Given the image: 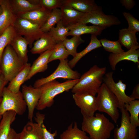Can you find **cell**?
<instances>
[{
    "mask_svg": "<svg viewBox=\"0 0 139 139\" xmlns=\"http://www.w3.org/2000/svg\"><path fill=\"white\" fill-rule=\"evenodd\" d=\"M115 127L103 114L83 116L81 129L89 134L90 139H108Z\"/></svg>",
    "mask_w": 139,
    "mask_h": 139,
    "instance_id": "cell-1",
    "label": "cell"
},
{
    "mask_svg": "<svg viewBox=\"0 0 139 139\" xmlns=\"http://www.w3.org/2000/svg\"><path fill=\"white\" fill-rule=\"evenodd\" d=\"M106 67H100L94 65L81 76L72 90L73 93H88L96 96L103 83L106 73Z\"/></svg>",
    "mask_w": 139,
    "mask_h": 139,
    "instance_id": "cell-2",
    "label": "cell"
},
{
    "mask_svg": "<svg viewBox=\"0 0 139 139\" xmlns=\"http://www.w3.org/2000/svg\"><path fill=\"white\" fill-rule=\"evenodd\" d=\"M79 79L69 80L61 83L55 80L42 86L40 87L41 95L36 108L38 110H42L51 106L56 96L72 89Z\"/></svg>",
    "mask_w": 139,
    "mask_h": 139,
    "instance_id": "cell-3",
    "label": "cell"
},
{
    "mask_svg": "<svg viewBox=\"0 0 139 139\" xmlns=\"http://www.w3.org/2000/svg\"><path fill=\"white\" fill-rule=\"evenodd\" d=\"M97 94L98 110L107 114L117 124L120 116L119 109L120 106L116 97L103 83Z\"/></svg>",
    "mask_w": 139,
    "mask_h": 139,
    "instance_id": "cell-4",
    "label": "cell"
},
{
    "mask_svg": "<svg viewBox=\"0 0 139 139\" xmlns=\"http://www.w3.org/2000/svg\"><path fill=\"white\" fill-rule=\"evenodd\" d=\"M24 65L11 45H8L3 54L0 66L1 74L6 80L10 82Z\"/></svg>",
    "mask_w": 139,
    "mask_h": 139,
    "instance_id": "cell-5",
    "label": "cell"
},
{
    "mask_svg": "<svg viewBox=\"0 0 139 139\" xmlns=\"http://www.w3.org/2000/svg\"><path fill=\"white\" fill-rule=\"evenodd\" d=\"M27 107L22 93L20 91L17 93L11 92L7 87L4 89L2 102L0 106V115H3L9 111L15 112L19 115H23Z\"/></svg>",
    "mask_w": 139,
    "mask_h": 139,
    "instance_id": "cell-6",
    "label": "cell"
},
{
    "mask_svg": "<svg viewBox=\"0 0 139 139\" xmlns=\"http://www.w3.org/2000/svg\"><path fill=\"white\" fill-rule=\"evenodd\" d=\"M89 23L105 29L112 25H119L121 21L114 15L105 14L101 7L98 6L95 10L84 13L75 24H86Z\"/></svg>",
    "mask_w": 139,
    "mask_h": 139,
    "instance_id": "cell-7",
    "label": "cell"
},
{
    "mask_svg": "<svg viewBox=\"0 0 139 139\" xmlns=\"http://www.w3.org/2000/svg\"><path fill=\"white\" fill-rule=\"evenodd\" d=\"M12 25L18 34L24 36L31 48L34 41L39 39L44 33L41 30L39 25L19 17L17 16Z\"/></svg>",
    "mask_w": 139,
    "mask_h": 139,
    "instance_id": "cell-8",
    "label": "cell"
},
{
    "mask_svg": "<svg viewBox=\"0 0 139 139\" xmlns=\"http://www.w3.org/2000/svg\"><path fill=\"white\" fill-rule=\"evenodd\" d=\"M67 59L60 61V62L55 70L47 77L37 80L33 85V87L39 88L45 84L56 80L58 78L69 80L79 79L80 74L76 71L73 70L69 66Z\"/></svg>",
    "mask_w": 139,
    "mask_h": 139,
    "instance_id": "cell-9",
    "label": "cell"
},
{
    "mask_svg": "<svg viewBox=\"0 0 139 139\" xmlns=\"http://www.w3.org/2000/svg\"><path fill=\"white\" fill-rule=\"evenodd\" d=\"M119 109L121 114L120 124L114 130V139H137V127L131 123L129 112L124 106L120 107Z\"/></svg>",
    "mask_w": 139,
    "mask_h": 139,
    "instance_id": "cell-10",
    "label": "cell"
},
{
    "mask_svg": "<svg viewBox=\"0 0 139 139\" xmlns=\"http://www.w3.org/2000/svg\"><path fill=\"white\" fill-rule=\"evenodd\" d=\"M113 72L110 71L106 73L103 79L104 83L118 99L120 107L129 101L135 100L128 96L126 93V85L122 81L119 80L117 83L115 82L113 77Z\"/></svg>",
    "mask_w": 139,
    "mask_h": 139,
    "instance_id": "cell-11",
    "label": "cell"
},
{
    "mask_svg": "<svg viewBox=\"0 0 139 139\" xmlns=\"http://www.w3.org/2000/svg\"><path fill=\"white\" fill-rule=\"evenodd\" d=\"M72 97L76 105L80 109L83 116H94L98 110L96 96L85 93H73Z\"/></svg>",
    "mask_w": 139,
    "mask_h": 139,
    "instance_id": "cell-12",
    "label": "cell"
},
{
    "mask_svg": "<svg viewBox=\"0 0 139 139\" xmlns=\"http://www.w3.org/2000/svg\"><path fill=\"white\" fill-rule=\"evenodd\" d=\"M45 116L39 112L37 113L35 118L36 123L28 122L20 133L19 139H43L42 125L44 124Z\"/></svg>",
    "mask_w": 139,
    "mask_h": 139,
    "instance_id": "cell-13",
    "label": "cell"
},
{
    "mask_svg": "<svg viewBox=\"0 0 139 139\" xmlns=\"http://www.w3.org/2000/svg\"><path fill=\"white\" fill-rule=\"evenodd\" d=\"M21 92L28 108V119L32 121L34 110L40 97V89L24 85L22 86Z\"/></svg>",
    "mask_w": 139,
    "mask_h": 139,
    "instance_id": "cell-14",
    "label": "cell"
},
{
    "mask_svg": "<svg viewBox=\"0 0 139 139\" xmlns=\"http://www.w3.org/2000/svg\"><path fill=\"white\" fill-rule=\"evenodd\" d=\"M139 45L133 46L127 51L117 54H110L108 57L109 64L112 70L115 71L117 64L123 60H127L139 64ZM139 66V65H138Z\"/></svg>",
    "mask_w": 139,
    "mask_h": 139,
    "instance_id": "cell-15",
    "label": "cell"
},
{
    "mask_svg": "<svg viewBox=\"0 0 139 139\" xmlns=\"http://www.w3.org/2000/svg\"><path fill=\"white\" fill-rule=\"evenodd\" d=\"M0 6L2 12L0 15V36L13 25L17 17L13 11L9 0H1Z\"/></svg>",
    "mask_w": 139,
    "mask_h": 139,
    "instance_id": "cell-16",
    "label": "cell"
},
{
    "mask_svg": "<svg viewBox=\"0 0 139 139\" xmlns=\"http://www.w3.org/2000/svg\"><path fill=\"white\" fill-rule=\"evenodd\" d=\"M57 43L49 32L44 33L33 43L30 51L32 54H40L47 50L53 49Z\"/></svg>",
    "mask_w": 139,
    "mask_h": 139,
    "instance_id": "cell-17",
    "label": "cell"
},
{
    "mask_svg": "<svg viewBox=\"0 0 139 139\" xmlns=\"http://www.w3.org/2000/svg\"><path fill=\"white\" fill-rule=\"evenodd\" d=\"M53 50H47L40 54L39 56L34 62L31 66L29 72L25 81L30 79L38 73L44 72L47 69L49 59Z\"/></svg>",
    "mask_w": 139,
    "mask_h": 139,
    "instance_id": "cell-18",
    "label": "cell"
},
{
    "mask_svg": "<svg viewBox=\"0 0 139 139\" xmlns=\"http://www.w3.org/2000/svg\"><path fill=\"white\" fill-rule=\"evenodd\" d=\"M67 27L70 30L67 36H81L84 34H91L97 36L100 34L104 29L97 26H87L86 24H76Z\"/></svg>",
    "mask_w": 139,
    "mask_h": 139,
    "instance_id": "cell-19",
    "label": "cell"
},
{
    "mask_svg": "<svg viewBox=\"0 0 139 139\" xmlns=\"http://www.w3.org/2000/svg\"><path fill=\"white\" fill-rule=\"evenodd\" d=\"M9 0L13 11L17 16L33 11L46 9L40 4L32 3L29 0Z\"/></svg>",
    "mask_w": 139,
    "mask_h": 139,
    "instance_id": "cell-20",
    "label": "cell"
},
{
    "mask_svg": "<svg viewBox=\"0 0 139 139\" xmlns=\"http://www.w3.org/2000/svg\"><path fill=\"white\" fill-rule=\"evenodd\" d=\"M10 45L24 64L27 63L29 43L27 40L22 36L18 34Z\"/></svg>",
    "mask_w": 139,
    "mask_h": 139,
    "instance_id": "cell-21",
    "label": "cell"
},
{
    "mask_svg": "<svg viewBox=\"0 0 139 139\" xmlns=\"http://www.w3.org/2000/svg\"><path fill=\"white\" fill-rule=\"evenodd\" d=\"M60 9L62 12L61 20L63 25L67 27L76 24L84 13L64 4Z\"/></svg>",
    "mask_w": 139,
    "mask_h": 139,
    "instance_id": "cell-22",
    "label": "cell"
},
{
    "mask_svg": "<svg viewBox=\"0 0 139 139\" xmlns=\"http://www.w3.org/2000/svg\"><path fill=\"white\" fill-rule=\"evenodd\" d=\"M63 4L84 13L93 11L98 6L93 0H64Z\"/></svg>",
    "mask_w": 139,
    "mask_h": 139,
    "instance_id": "cell-23",
    "label": "cell"
},
{
    "mask_svg": "<svg viewBox=\"0 0 139 139\" xmlns=\"http://www.w3.org/2000/svg\"><path fill=\"white\" fill-rule=\"evenodd\" d=\"M31 65L27 63L24 65L22 70L10 81L7 87L12 92L17 93L20 91L22 85L25 80L30 72Z\"/></svg>",
    "mask_w": 139,
    "mask_h": 139,
    "instance_id": "cell-24",
    "label": "cell"
},
{
    "mask_svg": "<svg viewBox=\"0 0 139 139\" xmlns=\"http://www.w3.org/2000/svg\"><path fill=\"white\" fill-rule=\"evenodd\" d=\"M17 115L12 111L6 112L2 115L0 122V139H8L11 128Z\"/></svg>",
    "mask_w": 139,
    "mask_h": 139,
    "instance_id": "cell-25",
    "label": "cell"
},
{
    "mask_svg": "<svg viewBox=\"0 0 139 139\" xmlns=\"http://www.w3.org/2000/svg\"><path fill=\"white\" fill-rule=\"evenodd\" d=\"M51 11L46 9L34 10L22 14L18 16L38 24L41 27L46 21Z\"/></svg>",
    "mask_w": 139,
    "mask_h": 139,
    "instance_id": "cell-26",
    "label": "cell"
},
{
    "mask_svg": "<svg viewBox=\"0 0 139 139\" xmlns=\"http://www.w3.org/2000/svg\"><path fill=\"white\" fill-rule=\"evenodd\" d=\"M97 36L91 35L90 42L88 46L83 50L77 53L75 57L68 61L69 65L71 68H74L79 60L88 53L102 47L100 40L98 39Z\"/></svg>",
    "mask_w": 139,
    "mask_h": 139,
    "instance_id": "cell-27",
    "label": "cell"
},
{
    "mask_svg": "<svg viewBox=\"0 0 139 139\" xmlns=\"http://www.w3.org/2000/svg\"><path fill=\"white\" fill-rule=\"evenodd\" d=\"M59 139H90L86 133L78 127L77 123H71L60 134Z\"/></svg>",
    "mask_w": 139,
    "mask_h": 139,
    "instance_id": "cell-28",
    "label": "cell"
},
{
    "mask_svg": "<svg viewBox=\"0 0 139 139\" xmlns=\"http://www.w3.org/2000/svg\"><path fill=\"white\" fill-rule=\"evenodd\" d=\"M118 41L121 45L128 50L133 46L139 45L136 33L130 31L127 28L119 30Z\"/></svg>",
    "mask_w": 139,
    "mask_h": 139,
    "instance_id": "cell-29",
    "label": "cell"
},
{
    "mask_svg": "<svg viewBox=\"0 0 139 139\" xmlns=\"http://www.w3.org/2000/svg\"><path fill=\"white\" fill-rule=\"evenodd\" d=\"M17 34L14 27L12 25L6 29L0 36V66L2 56L5 48L10 44Z\"/></svg>",
    "mask_w": 139,
    "mask_h": 139,
    "instance_id": "cell-30",
    "label": "cell"
},
{
    "mask_svg": "<svg viewBox=\"0 0 139 139\" xmlns=\"http://www.w3.org/2000/svg\"><path fill=\"white\" fill-rule=\"evenodd\" d=\"M62 12L60 8H55L51 11L46 21L40 28L44 33L49 32L55 24L62 20Z\"/></svg>",
    "mask_w": 139,
    "mask_h": 139,
    "instance_id": "cell-31",
    "label": "cell"
},
{
    "mask_svg": "<svg viewBox=\"0 0 139 139\" xmlns=\"http://www.w3.org/2000/svg\"><path fill=\"white\" fill-rule=\"evenodd\" d=\"M124 107L129 112L130 122L133 125L136 127L139 126V100H132L125 104Z\"/></svg>",
    "mask_w": 139,
    "mask_h": 139,
    "instance_id": "cell-32",
    "label": "cell"
},
{
    "mask_svg": "<svg viewBox=\"0 0 139 139\" xmlns=\"http://www.w3.org/2000/svg\"><path fill=\"white\" fill-rule=\"evenodd\" d=\"M69 30L68 27L63 25L61 20L56 24V27H52L49 32L54 39L58 42H63L67 38Z\"/></svg>",
    "mask_w": 139,
    "mask_h": 139,
    "instance_id": "cell-33",
    "label": "cell"
},
{
    "mask_svg": "<svg viewBox=\"0 0 139 139\" xmlns=\"http://www.w3.org/2000/svg\"><path fill=\"white\" fill-rule=\"evenodd\" d=\"M84 41L81 36H74L70 39L67 38L62 42V43L69 55L74 57L77 53V49L78 46Z\"/></svg>",
    "mask_w": 139,
    "mask_h": 139,
    "instance_id": "cell-34",
    "label": "cell"
},
{
    "mask_svg": "<svg viewBox=\"0 0 139 139\" xmlns=\"http://www.w3.org/2000/svg\"><path fill=\"white\" fill-rule=\"evenodd\" d=\"M70 55L63 45L62 42L57 43L54 49L49 60V63L56 60H60L67 59Z\"/></svg>",
    "mask_w": 139,
    "mask_h": 139,
    "instance_id": "cell-35",
    "label": "cell"
},
{
    "mask_svg": "<svg viewBox=\"0 0 139 139\" xmlns=\"http://www.w3.org/2000/svg\"><path fill=\"white\" fill-rule=\"evenodd\" d=\"M100 40L102 47L107 51L114 54H117L124 51L118 40L112 41L106 38L101 39Z\"/></svg>",
    "mask_w": 139,
    "mask_h": 139,
    "instance_id": "cell-36",
    "label": "cell"
},
{
    "mask_svg": "<svg viewBox=\"0 0 139 139\" xmlns=\"http://www.w3.org/2000/svg\"><path fill=\"white\" fill-rule=\"evenodd\" d=\"M123 14L128 24V26L127 28L130 31L136 33L139 32V21L128 12H124Z\"/></svg>",
    "mask_w": 139,
    "mask_h": 139,
    "instance_id": "cell-37",
    "label": "cell"
},
{
    "mask_svg": "<svg viewBox=\"0 0 139 139\" xmlns=\"http://www.w3.org/2000/svg\"><path fill=\"white\" fill-rule=\"evenodd\" d=\"M38 3L47 10L60 8L63 4L62 0H38Z\"/></svg>",
    "mask_w": 139,
    "mask_h": 139,
    "instance_id": "cell-38",
    "label": "cell"
},
{
    "mask_svg": "<svg viewBox=\"0 0 139 139\" xmlns=\"http://www.w3.org/2000/svg\"><path fill=\"white\" fill-rule=\"evenodd\" d=\"M42 127L43 130V139H55V137L57 134L56 131L51 133L48 131L44 124L42 125Z\"/></svg>",
    "mask_w": 139,
    "mask_h": 139,
    "instance_id": "cell-39",
    "label": "cell"
},
{
    "mask_svg": "<svg viewBox=\"0 0 139 139\" xmlns=\"http://www.w3.org/2000/svg\"><path fill=\"white\" fill-rule=\"evenodd\" d=\"M120 2L128 10L131 9L135 5V1L133 0H121Z\"/></svg>",
    "mask_w": 139,
    "mask_h": 139,
    "instance_id": "cell-40",
    "label": "cell"
},
{
    "mask_svg": "<svg viewBox=\"0 0 139 139\" xmlns=\"http://www.w3.org/2000/svg\"><path fill=\"white\" fill-rule=\"evenodd\" d=\"M8 82L2 74H0V98H2L4 89Z\"/></svg>",
    "mask_w": 139,
    "mask_h": 139,
    "instance_id": "cell-41",
    "label": "cell"
},
{
    "mask_svg": "<svg viewBox=\"0 0 139 139\" xmlns=\"http://www.w3.org/2000/svg\"><path fill=\"white\" fill-rule=\"evenodd\" d=\"M129 97L134 100L139 99V84H137L134 88L132 94Z\"/></svg>",
    "mask_w": 139,
    "mask_h": 139,
    "instance_id": "cell-42",
    "label": "cell"
},
{
    "mask_svg": "<svg viewBox=\"0 0 139 139\" xmlns=\"http://www.w3.org/2000/svg\"><path fill=\"white\" fill-rule=\"evenodd\" d=\"M20 133H18L13 128H11L8 139H19Z\"/></svg>",
    "mask_w": 139,
    "mask_h": 139,
    "instance_id": "cell-43",
    "label": "cell"
},
{
    "mask_svg": "<svg viewBox=\"0 0 139 139\" xmlns=\"http://www.w3.org/2000/svg\"><path fill=\"white\" fill-rule=\"evenodd\" d=\"M2 98H0V106L1 102H2ZM2 118V116L0 115V121L1 120Z\"/></svg>",
    "mask_w": 139,
    "mask_h": 139,
    "instance_id": "cell-44",
    "label": "cell"
},
{
    "mask_svg": "<svg viewBox=\"0 0 139 139\" xmlns=\"http://www.w3.org/2000/svg\"><path fill=\"white\" fill-rule=\"evenodd\" d=\"M2 12V7L0 6V15L1 14Z\"/></svg>",
    "mask_w": 139,
    "mask_h": 139,
    "instance_id": "cell-45",
    "label": "cell"
},
{
    "mask_svg": "<svg viewBox=\"0 0 139 139\" xmlns=\"http://www.w3.org/2000/svg\"><path fill=\"white\" fill-rule=\"evenodd\" d=\"M1 74V72L0 68V74Z\"/></svg>",
    "mask_w": 139,
    "mask_h": 139,
    "instance_id": "cell-46",
    "label": "cell"
},
{
    "mask_svg": "<svg viewBox=\"0 0 139 139\" xmlns=\"http://www.w3.org/2000/svg\"><path fill=\"white\" fill-rule=\"evenodd\" d=\"M1 0H0V6L1 5Z\"/></svg>",
    "mask_w": 139,
    "mask_h": 139,
    "instance_id": "cell-47",
    "label": "cell"
}]
</instances>
